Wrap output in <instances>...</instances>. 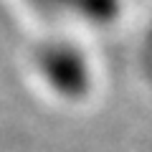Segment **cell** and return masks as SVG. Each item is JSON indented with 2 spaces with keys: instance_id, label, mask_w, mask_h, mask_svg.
<instances>
[{
  "instance_id": "1",
  "label": "cell",
  "mask_w": 152,
  "mask_h": 152,
  "mask_svg": "<svg viewBox=\"0 0 152 152\" xmlns=\"http://www.w3.org/2000/svg\"><path fill=\"white\" fill-rule=\"evenodd\" d=\"M33 3L53 13H71L74 18H81V23L91 26L114 23L122 8V0H33Z\"/></svg>"
}]
</instances>
